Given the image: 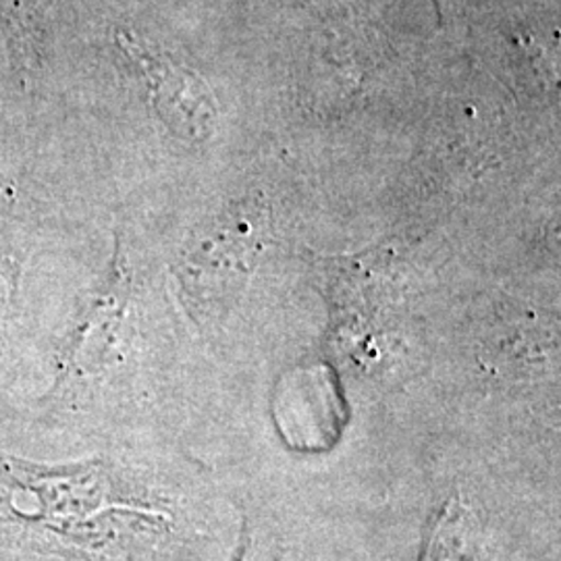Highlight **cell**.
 Returning <instances> with one entry per match:
<instances>
[{"instance_id": "1", "label": "cell", "mask_w": 561, "mask_h": 561, "mask_svg": "<svg viewBox=\"0 0 561 561\" xmlns=\"http://www.w3.org/2000/svg\"><path fill=\"white\" fill-rule=\"evenodd\" d=\"M261 215L264 210L254 206L225 208L183 245L175 277L196 319L219 317L236 300L261 252L262 225L254 222Z\"/></svg>"}, {"instance_id": "5", "label": "cell", "mask_w": 561, "mask_h": 561, "mask_svg": "<svg viewBox=\"0 0 561 561\" xmlns=\"http://www.w3.org/2000/svg\"><path fill=\"white\" fill-rule=\"evenodd\" d=\"M421 561H491L477 524L458 500L445 503L428 526Z\"/></svg>"}, {"instance_id": "7", "label": "cell", "mask_w": 561, "mask_h": 561, "mask_svg": "<svg viewBox=\"0 0 561 561\" xmlns=\"http://www.w3.org/2000/svg\"><path fill=\"white\" fill-rule=\"evenodd\" d=\"M18 289V271L11 262H0V333L7 324V317L11 312L13 298Z\"/></svg>"}, {"instance_id": "8", "label": "cell", "mask_w": 561, "mask_h": 561, "mask_svg": "<svg viewBox=\"0 0 561 561\" xmlns=\"http://www.w3.org/2000/svg\"><path fill=\"white\" fill-rule=\"evenodd\" d=\"M20 208L18 187L0 173V217H15Z\"/></svg>"}, {"instance_id": "6", "label": "cell", "mask_w": 561, "mask_h": 561, "mask_svg": "<svg viewBox=\"0 0 561 561\" xmlns=\"http://www.w3.org/2000/svg\"><path fill=\"white\" fill-rule=\"evenodd\" d=\"M231 561H280L279 556L271 549V542L259 539L250 526L241 530L240 547L236 549Z\"/></svg>"}, {"instance_id": "4", "label": "cell", "mask_w": 561, "mask_h": 561, "mask_svg": "<svg viewBox=\"0 0 561 561\" xmlns=\"http://www.w3.org/2000/svg\"><path fill=\"white\" fill-rule=\"evenodd\" d=\"M55 0H0V27L15 69L32 76L41 65L46 23Z\"/></svg>"}, {"instance_id": "3", "label": "cell", "mask_w": 561, "mask_h": 561, "mask_svg": "<svg viewBox=\"0 0 561 561\" xmlns=\"http://www.w3.org/2000/svg\"><path fill=\"white\" fill-rule=\"evenodd\" d=\"M127 296L129 275L125 271L121 240L117 238L106 277L85 301L78 321L60 350L53 393H57L62 385H69L76 377L96 373L101 368L102 360L119 331Z\"/></svg>"}, {"instance_id": "2", "label": "cell", "mask_w": 561, "mask_h": 561, "mask_svg": "<svg viewBox=\"0 0 561 561\" xmlns=\"http://www.w3.org/2000/svg\"><path fill=\"white\" fill-rule=\"evenodd\" d=\"M115 44L138 73L154 115L171 134L192 141H204L213 134L217 102L196 73L131 32H117Z\"/></svg>"}]
</instances>
